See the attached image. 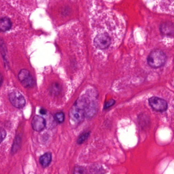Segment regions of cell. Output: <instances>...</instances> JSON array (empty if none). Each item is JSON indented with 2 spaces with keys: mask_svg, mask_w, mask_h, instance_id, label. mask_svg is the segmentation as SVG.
<instances>
[{
  "mask_svg": "<svg viewBox=\"0 0 174 174\" xmlns=\"http://www.w3.org/2000/svg\"><path fill=\"white\" fill-rule=\"evenodd\" d=\"M166 60V54L161 50H154L150 53L147 58L148 64L151 68H160L165 65Z\"/></svg>",
  "mask_w": 174,
  "mask_h": 174,
  "instance_id": "6da1fadb",
  "label": "cell"
},
{
  "mask_svg": "<svg viewBox=\"0 0 174 174\" xmlns=\"http://www.w3.org/2000/svg\"><path fill=\"white\" fill-rule=\"evenodd\" d=\"M86 106L87 103L85 99H81L77 101L71 111V117L74 122L80 123L83 120Z\"/></svg>",
  "mask_w": 174,
  "mask_h": 174,
  "instance_id": "7a4b0ae2",
  "label": "cell"
},
{
  "mask_svg": "<svg viewBox=\"0 0 174 174\" xmlns=\"http://www.w3.org/2000/svg\"><path fill=\"white\" fill-rule=\"evenodd\" d=\"M94 44L97 48L105 50L109 48L112 44V38L111 35L107 33L99 32L95 36Z\"/></svg>",
  "mask_w": 174,
  "mask_h": 174,
  "instance_id": "3957f363",
  "label": "cell"
},
{
  "mask_svg": "<svg viewBox=\"0 0 174 174\" xmlns=\"http://www.w3.org/2000/svg\"><path fill=\"white\" fill-rule=\"evenodd\" d=\"M18 78L22 84L27 88L33 87L35 84L34 79L27 69H22L18 74Z\"/></svg>",
  "mask_w": 174,
  "mask_h": 174,
  "instance_id": "277c9868",
  "label": "cell"
},
{
  "mask_svg": "<svg viewBox=\"0 0 174 174\" xmlns=\"http://www.w3.org/2000/svg\"><path fill=\"white\" fill-rule=\"evenodd\" d=\"M9 100L12 105L16 108H23L26 104V100L24 96L18 91H13L10 93Z\"/></svg>",
  "mask_w": 174,
  "mask_h": 174,
  "instance_id": "5b68a950",
  "label": "cell"
},
{
  "mask_svg": "<svg viewBox=\"0 0 174 174\" xmlns=\"http://www.w3.org/2000/svg\"><path fill=\"white\" fill-rule=\"evenodd\" d=\"M150 105L154 110L159 112H163L167 109V103L163 99L158 97H151L149 99Z\"/></svg>",
  "mask_w": 174,
  "mask_h": 174,
  "instance_id": "8992f818",
  "label": "cell"
},
{
  "mask_svg": "<svg viewBox=\"0 0 174 174\" xmlns=\"http://www.w3.org/2000/svg\"><path fill=\"white\" fill-rule=\"evenodd\" d=\"M46 125V120L42 116L36 115L32 120V128L36 131H41L44 130Z\"/></svg>",
  "mask_w": 174,
  "mask_h": 174,
  "instance_id": "52a82bcc",
  "label": "cell"
},
{
  "mask_svg": "<svg viewBox=\"0 0 174 174\" xmlns=\"http://www.w3.org/2000/svg\"><path fill=\"white\" fill-rule=\"evenodd\" d=\"M160 31L165 35L173 36L174 33L173 24L171 22H165L161 25Z\"/></svg>",
  "mask_w": 174,
  "mask_h": 174,
  "instance_id": "ba28073f",
  "label": "cell"
},
{
  "mask_svg": "<svg viewBox=\"0 0 174 174\" xmlns=\"http://www.w3.org/2000/svg\"><path fill=\"white\" fill-rule=\"evenodd\" d=\"M11 26L12 23L9 18L5 17L0 19V31L2 32L9 30L11 28Z\"/></svg>",
  "mask_w": 174,
  "mask_h": 174,
  "instance_id": "9c48e42d",
  "label": "cell"
},
{
  "mask_svg": "<svg viewBox=\"0 0 174 174\" xmlns=\"http://www.w3.org/2000/svg\"><path fill=\"white\" fill-rule=\"evenodd\" d=\"M52 161V154L50 153H47L40 157L39 161L44 167H47Z\"/></svg>",
  "mask_w": 174,
  "mask_h": 174,
  "instance_id": "30bf717a",
  "label": "cell"
},
{
  "mask_svg": "<svg viewBox=\"0 0 174 174\" xmlns=\"http://www.w3.org/2000/svg\"><path fill=\"white\" fill-rule=\"evenodd\" d=\"M74 174H87V171L83 166H76L74 170Z\"/></svg>",
  "mask_w": 174,
  "mask_h": 174,
  "instance_id": "8fae6325",
  "label": "cell"
},
{
  "mask_svg": "<svg viewBox=\"0 0 174 174\" xmlns=\"http://www.w3.org/2000/svg\"><path fill=\"white\" fill-rule=\"evenodd\" d=\"M90 136V132L85 133L80 136L78 139L77 142L78 144H82L85 141L89 138Z\"/></svg>",
  "mask_w": 174,
  "mask_h": 174,
  "instance_id": "7c38bea8",
  "label": "cell"
},
{
  "mask_svg": "<svg viewBox=\"0 0 174 174\" xmlns=\"http://www.w3.org/2000/svg\"><path fill=\"white\" fill-rule=\"evenodd\" d=\"M55 119L58 123H63L64 120V114L62 112H58L55 115Z\"/></svg>",
  "mask_w": 174,
  "mask_h": 174,
  "instance_id": "4fadbf2b",
  "label": "cell"
},
{
  "mask_svg": "<svg viewBox=\"0 0 174 174\" xmlns=\"http://www.w3.org/2000/svg\"><path fill=\"white\" fill-rule=\"evenodd\" d=\"M6 136V132L4 129L0 127V143L4 141Z\"/></svg>",
  "mask_w": 174,
  "mask_h": 174,
  "instance_id": "5bb4252c",
  "label": "cell"
},
{
  "mask_svg": "<svg viewBox=\"0 0 174 174\" xmlns=\"http://www.w3.org/2000/svg\"><path fill=\"white\" fill-rule=\"evenodd\" d=\"M51 91L53 94H57L58 91H59V86L57 84H54V85L52 86Z\"/></svg>",
  "mask_w": 174,
  "mask_h": 174,
  "instance_id": "9a60e30c",
  "label": "cell"
},
{
  "mask_svg": "<svg viewBox=\"0 0 174 174\" xmlns=\"http://www.w3.org/2000/svg\"><path fill=\"white\" fill-rule=\"evenodd\" d=\"M114 103H115L114 101H111V102H109L107 103L106 104V105H105V108H108V107H110L111 106H112V105H113V104H114Z\"/></svg>",
  "mask_w": 174,
  "mask_h": 174,
  "instance_id": "2e32d148",
  "label": "cell"
},
{
  "mask_svg": "<svg viewBox=\"0 0 174 174\" xmlns=\"http://www.w3.org/2000/svg\"><path fill=\"white\" fill-rule=\"evenodd\" d=\"M40 114H42V115H46V113H47V111H46L45 109L42 108V109H41L40 110Z\"/></svg>",
  "mask_w": 174,
  "mask_h": 174,
  "instance_id": "e0dca14e",
  "label": "cell"
},
{
  "mask_svg": "<svg viewBox=\"0 0 174 174\" xmlns=\"http://www.w3.org/2000/svg\"><path fill=\"white\" fill-rule=\"evenodd\" d=\"M3 82V76L0 73V86L2 85Z\"/></svg>",
  "mask_w": 174,
  "mask_h": 174,
  "instance_id": "ac0fdd59",
  "label": "cell"
}]
</instances>
